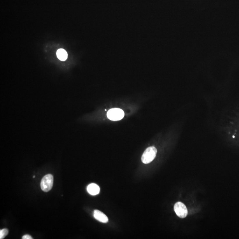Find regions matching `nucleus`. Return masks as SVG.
Segmentation results:
<instances>
[{"mask_svg": "<svg viewBox=\"0 0 239 239\" xmlns=\"http://www.w3.org/2000/svg\"><path fill=\"white\" fill-rule=\"evenodd\" d=\"M157 149L153 146L148 147L144 151L141 160L144 164H148L153 161L157 153Z\"/></svg>", "mask_w": 239, "mask_h": 239, "instance_id": "1", "label": "nucleus"}, {"mask_svg": "<svg viewBox=\"0 0 239 239\" xmlns=\"http://www.w3.org/2000/svg\"><path fill=\"white\" fill-rule=\"evenodd\" d=\"M8 233V230L6 229H4L1 230L0 231V239H4Z\"/></svg>", "mask_w": 239, "mask_h": 239, "instance_id": "8", "label": "nucleus"}, {"mask_svg": "<svg viewBox=\"0 0 239 239\" xmlns=\"http://www.w3.org/2000/svg\"><path fill=\"white\" fill-rule=\"evenodd\" d=\"M93 217L96 220L104 223L108 222L109 221L107 216L104 213L98 210H95L94 211Z\"/></svg>", "mask_w": 239, "mask_h": 239, "instance_id": "5", "label": "nucleus"}, {"mask_svg": "<svg viewBox=\"0 0 239 239\" xmlns=\"http://www.w3.org/2000/svg\"><path fill=\"white\" fill-rule=\"evenodd\" d=\"M107 115L108 118L110 120L116 121L121 120L124 117L125 114L122 109L115 108L108 111Z\"/></svg>", "mask_w": 239, "mask_h": 239, "instance_id": "3", "label": "nucleus"}, {"mask_svg": "<svg viewBox=\"0 0 239 239\" xmlns=\"http://www.w3.org/2000/svg\"><path fill=\"white\" fill-rule=\"evenodd\" d=\"M53 176L51 174H48L43 178L40 183L42 190L47 192L50 191L53 184Z\"/></svg>", "mask_w": 239, "mask_h": 239, "instance_id": "2", "label": "nucleus"}, {"mask_svg": "<svg viewBox=\"0 0 239 239\" xmlns=\"http://www.w3.org/2000/svg\"><path fill=\"white\" fill-rule=\"evenodd\" d=\"M56 55L58 58L61 61H65L68 58V53L63 49H59L57 52Z\"/></svg>", "mask_w": 239, "mask_h": 239, "instance_id": "7", "label": "nucleus"}, {"mask_svg": "<svg viewBox=\"0 0 239 239\" xmlns=\"http://www.w3.org/2000/svg\"><path fill=\"white\" fill-rule=\"evenodd\" d=\"M174 211L179 217L184 218L187 216L188 210L186 206L181 202H178L174 206Z\"/></svg>", "mask_w": 239, "mask_h": 239, "instance_id": "4", "label": "nucleus"}, {"mask_svg": "<svg viewBox=\"0 0 239 239\" xmlns=\"http://www.w3.org/2000/svg\"><path fill=\"white\" fill-rule=\"evenodd\" d=\"M23 239H32V238L31 237V236H30L29 235L26 234L24 236H23L22 237Z\"/></svg>", "mask_w": 239, "mask_h": 239, "instance_id": "9", "label": "nucleus"}, {"mask_svg": "<svg viewBox=\"0 0 239 239\" xmlns=\"http://www.w3.org/2000/svg\"><path fill=\"white\" fill-rule=\"evenodd\" d=\"M87 190L88 193L92 195L98 194L100 192V187L95 183L90 184L88 185Z\"/></svg>", "mask_w": 239, "mask_h": 239, "instance_id": "6", "label": "nucleus"}, {"mask_svg": "<svg viewBox=\"0 0 239 239\" xmlns=\"http://www.w3.org/2000/svg\"><path fill=\"white\" fill-rule=\"evenodd\" d=\"M35 177V176H34L33 177V178H34Z\"/></svg>", "mask_w": 239, "mask_h": 239, "instance_id": "10", "label": "nucleus"}]
</instances>
